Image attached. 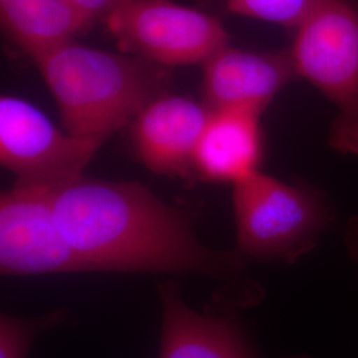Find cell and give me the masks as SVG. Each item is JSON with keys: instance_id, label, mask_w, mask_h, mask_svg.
Returning a JSON list of instances; mask_svg holds the SVG:
<instances>
[{"instance_id": "1", "label": "cell", "mask_w": 358, "mask_h": 358, "mask_svg": "<svg viewBox=\"0 0 358 358\" xmlns=\"http://www.w3.org/2000/svg\"><path fill=\"white\" fill-rule=\"evenodd\" d=\"M65 239L90 272L201 273L226 278L243 256L201 243L187 217L136 182L80 178L53 190Z\"/></svg>"}, {"instance_id": "2", "label": "cell", "mask_w": 358, "mask_h": 358, "mask_svg": "<svg viewBox=\"0 0 358 358\" xmlns=\"http://www.w3.org/2000/svg\"><path fill=\"white\" fill-rule=\"evenodd\" d=\"M34 60L60 109L65 131L101 145L166 94L171 83L167 66L75 40Z\"/></svg>"}, {"instance_id": "3", "label": "cell", "mask_w": 358, "mask_h": 358, "mask_svg": "<svg viewBox=\"0 0 358 358\" xmlns=\"http://www.w3.org/2000/svg\"><path fill=\"white\" fill-rule=\"evenodd\" d=\"M297 77L337 109L329 145L358 157V0H319L288 50Z\"/></svg>"}, {"instance_id": "4", "label": "cell", "mask_w": 358, "mask_h": 358, "mask_svg": "<svg viewBox=\"0 0 358 358\" xmlns=\"http://www.w3.org/2000/svg\"><path fill=\"white\" fill-rule=\"evenodd\" d=\"M232 187L242 256L294 263L316 247L332 222L325 195L310 186L287 183L259 170Z\"/></svg>"}, {"instance_id": "5", "label": "cell", "mask_w": 358, "mask_h": 358, "mask_svg": "<svg viewBox=\"0 0 358 358\" xmlns=\"http://www.w3.org/2000/svg\"><path fill=\"white\" fill-rule=\"evenodd\" d=\"M105 24L122 52L167 68L203 64L230 38L217 17L171 0H125Z\"/></svg>"}, {"instance_id": "6", "label": "cell", "mask_w": 358, "mask_h": 358, "mask_svg": "<svg viewBox=\"0 0 358 358\" xmlns=\"http://www.w3.org/2000/svg\"><path fill=\"white\" fill-rule=\"evenodd\" d=\"M100 148L99 142L63 133L23 99H0V162L17 183L59 189L83 177Z\"/></svg>"}, {"instance_id": "7", "label": "cell", "mask_w": 358, "mask_h": 358, "mask_svg": "<svg viewBox=\"0 0 358 358\" xmlns=\"http://www.w3.org/2000/svg\"><path fill=\"white\" fill-rule=\"evenodd\" d=\"M53 190L15 183L0 196V272L34 276L90 272L65 239L53 210Z\"/></svg>"}, {"instance_id": "8", "label": "cell", "mask_w": 358, "mask_h": 358, "mask_svg": "<svg viewBox=\"0 0 358 358\" xmlns=\"http://www.w3.org/2000/svg\"><path fill=\"white\" fill-rule=\"evenodd\" d=\"M202 65L203 103L213 110L245 109L263 115L273 99L299 78L288 50L244 51L227 44Z\"/></svg>"}, {"instance_id": "9", "label": "cell", "mask_w": 358, "mask_h": 358, "mask_svg": "<svg viewBox=\"0 0 358 358\" xmlns=\"http://www.w3.org/2000/svg\"><path fill=\"white\" fill-rule=\"evenodd\" d=\"M213 109L189 97L164 94L148 103L131 122L136 153L152 173L186 179Z\"/></svg>"}, {"instance_id": "10", "label": "cell", "mask_w": 358, "mask_h": 358, "mask_svg": "<svg viewBox=\"0 0 358 358\" xmlns=\"http://www.w3.org/2000/svg\"><path fill=\"white\" fill-rule=\"evenodd\" d=\"M260 113L213 110L194 153V174L232 186L259 171L264 154Z\"/></svg>"}, {"instance_id": "11", "label": "cell", "mask_w": 358, "mask_h": 358, "mask_svg": "<svg viewBox=\"0 0 358 358\" xmlns=\"http://www.w3.org/2000/svg\"><path fill=\"white\" fill-rule=\"evenodd\" d=\"M158 294L162 303L159 358H254L232 321L195 312L174 282H158Z\"/></svg>"}, {"instance_id": "12", "label": "cell", "mask_w": 358, "mask_h": 358, "mask_svg": "<svg viewBox=\"0 0 358 358\" xmlns=\"http://www.w3.org/2000/svg\"><path fill=\"white\" fill-rule=\"evenodd\" d=\"M0 20L13 43L32 59L93 27L62 0H0Z\"/></svg>"}, {"instance_id": "13", "label": "cell", "mask_w": 358, "mask_h": 358, "mask_svg": "<svg viewBox=\"0 0 358 358\" xmlns=\"http://www.w3.org/2000/svg\"><path fill=\"white\" fill-rule=\"evenodd\" d=\"M66 317L63 309L53 310L36 319H19L10 315L0 317V358H27L34 341Z\"/></svg>"}, {"instance_id": "14", "label": "cell", "mask_w": 358, "mask_h": 358, "mask_svg": "<svg viewBox=\"0 0 358 358\" xmlns=\"http://www.w3.org/2000/svg\"><path fill=\"white\" fill-rule=\"evenodd\" d=\"M319 0H227L230 13L294 31Z\"/></svg>"}, {"instance_id": "15", "label": "cell", "mask_w": 358, "mask_h": 358, "mask_svg": "<svg viewBox=\"0 0 358 358\" xmlns=\"http://www.w3.org/2000/svg\"><path fill=\"white\" fill-rule=\"evenodd\" d=\"M68 7L87 17L94 26L103 22L125 0H62Z\"/></svg>"}, {"instance_id": "16", "label": "cell", "mask_w": 358, "mask_h": 358, "mask_svg": "<svg viewBox=\"0 0 358 358\" xmlns=\"http://www.w3.org/2000/svg\"><path fill=\"white\" fill-rule=\"evenodd\" d=\"M353 239H355V243H356V248H358V223H356V226H355V236H353Z\"/></svg>"}]
</instances>
